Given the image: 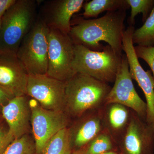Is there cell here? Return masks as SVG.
<instances>
[{
    "label": "cell",
    "instance_id": "obj_4",
    "mask_svg": "<svg viewBox=\"0 0 154 154\" xmlns=\"http://www.w3.org/2000/svg\"><path fill=\"white\" fill-rule=\"evenodd\" d=\"M122 55L108 45L100 51H96L82 45L74 44L73 68L75 73L88 75L107 84L114 82Z\"/></svg>",
    "mask_w": 154,
    "mask_h": 154
},
{
    "label": "cell",
    "instance_id": "obj_22",
    "mask_svg": "<svg viewBox=\"0 0 154 154\" xmlns=\"http://www.w3.org/2000/svg\"><path fill=\"white\" fill-rule=\"evenodd\" d=\"M127 2L131 9L128 20L131 26L134 25L135 18L137 14H142V21L144 22L154 10V0H127Z\"/></svg>",
    "mask_w": 154,
    "mask_h": 154
},
{
    "label": "cell",
    "instance_id": "obj_14",
    "mask_svg": "<svg viewBox=\"0 0 154 154\" xmlns=\"http://www.w3.org/2000/svg\"><path fill=\"white\" fill-rule=\"evenodd\" d=\"M44 19L49 29L59 30L69 35L71 28V19L73 15L83 7L84 0H57L51 2Z\"/></svg>",
    "mask_w": 154,
    "mask_h": 154
},
{
    "label": "cell",
    "instance_id": "obj_26",
    "mask_svg": "<svg viewBox=\"0 0 154 154\" xmlns=\"http://www.w3.org/2000/svg\"><path fill=\"white\" fill-rule=\"evenodd\" d=\"M16 0H0V19Z\"/></svg>",
    "mask_w": 154,
    "mask_h": 154
},
{
    "label": "cell",
    "instance_id": "obj_17",
    "mask_svg": "<svg viewBox=\"0 0 154 154\" xmlns=\"http://www.w3.org/2000/svg\"><path fill=\"white\" fill-rule=\"evenodd\" d=\"M83 16L85 18L97 17L105 11L125 10L130 8L127 0H92L84 4Z\"/></svg>",
    "mask_w": 154,
    "mask_h": 154
},
{
    "label": "cell",
    "instance_id": "obj_29",
    "mask_svg": "<svg viewBox=\"0 0 154 154\" xmlns=\"http://www.w3.org/2000/svg\"><path fill=\"white\" fill-rule=\"evenodd\" d=\"M1 22H2V19H0V27H1ZM2 50L1 49V48H0V55L2 54Z\"/></svg>",
    "mask_w": 154,
    "mask_h": 154
},
{
    "label": "cell",
    "instance_id": "obj_30",
    "mask_svg": "<svg viewBox=\"0 0 154 154\" xmlns=\"http://www.w3.org/2000/svg\"><path fill=\"white\" fill-rule=\"evenodd\" d=\"M152 125L153 127V128H154V123H153V124Z\"/></svg>",
    "mask_w": 154,
    "mask_h": 154
},
{
    "label": "cell",
    "instance_id": "obj_6",
    "mask_svg": "<svg viewBox=\"0 0 154 154\" xmlns=\"http://www.w3.org/2000/svg\"><path fill=\"white\" fill-rule=\"evenodd\" d=\"M74 43L67 34L50 29L47 74L66 82L76 74L73 68Z\"/></svg>",
    "mask_w": 154,
    "mask_h": 154
},
{
    "label": "cell",
    "instance_id": "obj_15",
    "mask_svg": "<svg viewBox=\"0 0 154 154\" xmlns=\"http://www.w3.org/2000/svg\"><path fill=\"white\" fill-rule=\"evenodd\" d=\"M69 129L72 149L88 146L104 129L102 107L93 110Z\"/></svg>",
    "mask_w": 154,
    "mask_h": 154
},
{
    "label": "cell",
    "instance_id": "obj_16",
    "mask_svg": "<svg viewBox=\"0 0 154 154\" xmlns=\"http://www.w3.org/2000/svg\"><path fill=\"white\" fill-rule=\"evenodd\" d=\"M104 106L102 112L104 128L114 141H119L128 124L131 112L129 108L120 104L113 103Z\"/></svg>",
    "mask_w": 154,
    "mask_h": 154
},
{
    "label": "cell",
    "instance_id": "obj_7",
    "mask_svg": "<svg viewBox=\"0 0 154 154\" xmlns=\"http://www.w3.org/2000/svg\"><path fill=\"white\" fill-rule=\"evenodd\" d=\"M29 103L36 153L40 154L47 142L54 135L68 127L69 116L65 111L45 109L33 99Z\"/></svg>",
    "mask_w": 154,
    "mask_h": 154
},
{
    "label": "cell",
    "instance_id": "obj_21",
    "mask_svg": "<svg viewBox=\"0 0 154 154\" xmlns=\"http://www.w3.org/2000/svg\"><path fill=\"white\" fill-rule=\"evenodd\" d=\"M35 142L28 134L14 139L3 154H35Z\"/></svg>",
    "mask_w": 154,
    "mask_h": 154
},
{
    "label": "cell",
    "instance_id": "obj_28",
    "mask_svg": "<svg viewBox=\"0 0 154 154\" xmlns=\"http://www.w3.org/2000/svg\"><path fill=\"white\" fill-rule=\"evenodd\" d=\"M103 154H118L117 153H116V152H115L114 151H108L107 152H106L105 153Z\"/></svg>",
    "mask_w": 154,
    "mask_h": 154
},
{
    "label": "cell",
    "instance_id": "obj_27",
    "mask_svg": "<svg viewBox=\"0 0 154 154\" xmlns=\"http://www.w3.org/2000/svg\"><path fill=\"white\" fill-rule=\"evenodd\" d=\"M86 148L87 146L82 148L76 150L72 152L71 154H86Z\"/></svg>",
    "mask_w": 154,
    "mask_h": 154
},
{
    "label": "cell",
    "instance_id": "obj_8",
    "mask_svg": "<svg viewBox=\"0 0 154 154\" xmlns=\"http://www.w3.org/2000/svg\"><path fill=\"white\" fill-rule=\"evenodd\" d=\"M113 103L120 104L131 109L146 121V103L136 91L130 74L127 59L125 54H122L114 85L107 94L104 105Z\"/></svg>",
    "mask_w": 154,
    "mask_h": 154
},
{
    "label": "cell",
    "instance_id": "obj_19",
    "mask_svg": "<svg viewBox=\"0 0 154 154\" xmlns=\"http://www.w3.org/2000/svg\"><path fill=\"white\" fill-rule=\"evenodd\" d=\"M132 41L138 46L154 47V10L143 25L134 31Z\"/></svg>",
    "mask_w": 154,
    "mask_h": 154
},
{
    "label": "cell",
    "instance_id": "obj_12",
    "mask_svg": "<svg viewBox=\"0 0 154 154\" xmlns=\"http://www.w3.org/2000/svg\"><path fill=\"white\" fill-rule=\"evenodd\" d=\"M29 77L22 62L13 53L0 55V87L14 97L27 96Z\"/></svg>",
    "mask_w": 154,
    "mask_h": 154
},
{
    "label": "cell",
    "instance_id": "obj_3",
    "mask_svg": "<svg viewBox=\"0 0 154 154\" xmlns=\"http://www.w3.org/2000/svg\"><path fill=\"white\" fill-rule=\"evenodd\" d=\"M36 5L33 0H16L3 15L0 27L2 52L17 53L23 38L35 23Z\"/></svg>",
    "mask_w": 154,
    "mask_h": 154
},
{
    "label": "cell",
    "instance_id": "obj_2",
    "mask_svg": "<svg viewBox=\"0 0 154 154\" xmlns=\"http://www.w3.org/2000/svg\"><path fill=\"white\" fill-rule=\"evenodd\" d=\"M111 88L107 83L76 73L66 82V113L81 117L88 111L101 108Z\"/></svg>",
    "mask_w": 154,
    "mask_h": 154
},
{
    "label": "cell",
    "instance_id": "obj_5",
    "mask_svg": "<svg viewBox=\"0 0 154 154\" xmlns=\"http://www.w3.org/2000/svg\"><path fill=\"white\" fill-rule=\"evenodd\" d=\"M49 30L45 22L39 19L19 45L16 54L29 75L47 74Z\"/></svg>",
    "mask_w": 154,
    "mask_h": 154
},
{
    "label": "cell",
    "instance_id": "obj_18",
    "mask_svg": "<svg viewBox=\"0 0 154 154\" xmlns=\"http://www.w3.org/2000/svg\"><path fill=\"white\" fill-rule=\"evenodd\" d=\"M69 128H65L53 136L44 146L40 154H71Z\"/></svg>",
    "mask_w": 154,
    "mask_h": 154
},
{
    "label": "cell",
    "instance_id": "obj_10",
    "mask_svg": "<svg viewBox=\"0 0 154 154\" xmlns=\"http://www.w3.org/2000/svg\"><path fill=\"white\" fill-rule=\"evenodd\" d=\"M134 30V27L131 25L125 30L122 38V51L127 59L131 79L136 81L145 96L147 105L146 122L152 125L154 123V79L151 71H145L143 68L136 54L132 41Z\"/></svg>",
    "mask_w": 154,
    "mask_h": 154
},
{
    "label": "cell",
    "instance_id": "obj_11",
    "mask_svg": "<svg viewBox=\"0 0 154 154\" xmlns=\"http://www.w3.org/2000/svg\"><path fill=\"white\" fill-rule=\"evenodd\" d=\"M119 142L121 154H153V127L131 110L129 122Z\"/></svg>",
    "mask_w": 154,
    "mask_h": 154
},
{
    "label": "cell",
    "instance_id": "obj_25",
    "mask_svg": "<svg viewBox=\"0 0 154 154\" xmlns=\"http://www.w3.org/2000/svg\"><path fill=\"white\" fill-rule=\"evenodd\" d=\"M14 96L0 87V107H3Z\"/></svg>",
    "mask_w": 154,
    "mask_h": 154
},
{
    "label": "cell",
    "instance_id": "obj_9",
    "mask_svg": "<svg viewBox=\"0 0 154 154\" xmlns=\"http://www.w3.org/2000/svg\"><path fill=\"white\" fill-rule=\"evenodd\" d=\"M66 82L46 74L29 75L27 96L47 110L65 112Z\"/></svg>",
    "mask_w": 154,
    "mask_h": 154
},
{
    "label": "cell",
    "instance_id": "obj_24",
    "mask_svg": "<svg viewBox=\"0 0 154 154\" xmlns=\"http://www.w3.org/2000/svg\"><path fill=\"white\" fill-rule=\"evenodd\" d=\"M15 139L14 137L4 128L0 126V154H3L10 144Z\"/></svg>",
    "mask_w": 154,
    "mask_h": 154
},
{
    "label": "cell",
    "instance_id": "obj_23",
    "mask_svg": "<svg viewBox=\"0 0 154 154\" xmlns=\"http://www.w3.org/2000/svg\"><path fill=\"white\" fill-rule=\"evenodd\" d=\"M135 51L137 57L143 60L151 69L154 79V47H146L137 45Z\"/></svg>",
    "mask_w": 154,
    "mask_h": 154
},
{
    "label": "cell",
    "instance_id": "obj_1",
    "mask_svg": "<svg viewBox=\"0 0 154 154\" xmlns=\"http://www.w3.org/2000/svg\"><path fill=\"white\" fill-rule=\"evenodd\" d=\"M126 11L107 12L98 19H81L72 27L69 36L74 44L82 45L89 49L100 51L104 41L122 55V41Z\"/></svg>",
    "mask_w": 154,
    "mask_h": 154
},
{
    "label": "cell",
    "instance_id": "obj_13",
    "mask_svg": "<svg viewBox=\"0 0 154 154\" xmlns=\"http://www.w3.org/2000/svg\"><path fill=\"white\" fill-rule=\"evenodd\" d=\"M26 96L14 97L2 107L3 118L15 139L28 134L30 127L31 109Z\"/></svg>",
    "mask_w": 154,
    "mask_h": 154
},
{
    "label": "cell",
    "instance_id": "obj_20",
    "mask_svg": "<svg viewBox=\"0 0 154 154\" xmlns=\"http://www.w3.org/2000/svg\"><path fill=\"white\" fill-rule=\"evenodd\" d=\"M114 140L109 132L104 130L86 148V154H103L111 151Z\"/></svg>",
    "mask_w": 154,
    "mask_h": 154
}]
</instances>
